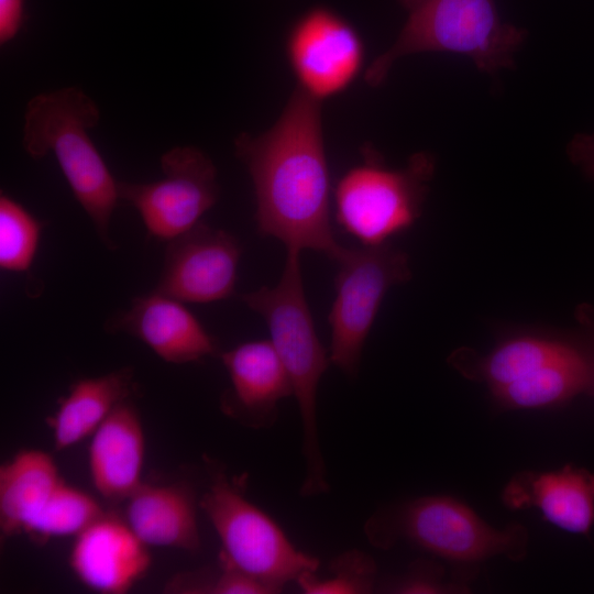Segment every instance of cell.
<instances>
[{
    "mask_svg": "<svg viewBox=\"0 0 594 594\" xmlns=\"http://www.w3.org/2000/svg\"><path fill=\"white\" fill-rule=\"evenodd\" d=\"M321 101L299 87L264 133L240 134L235 154L251 176L258 233L287 250H315L334 262L345 246L331 227V185Z\"/></svg>",
    "mask_w": 594,
    "mask_h": 594,
    "instance_id": "obj_1",
    "label": "cell"
},
{
    "mask_svg": "<svg viewBox=\"0 0 594 594\" xmlns=\"http://www.w3.org/2000/svg\"><path fill=\"white\" fill-rule=\"evenodd\" d=\"M300 251L287 250L279 282L273 287L240 295V299L265 321L271 342L286 367L302 427L305 476L300 495L311 497L330 488L319 444L317 391L331 363L321 344L306 298Z\"/></svg>",
    "mask_w": 594,
    "mask_h": 594,
    "instance_id": "obj_2",
    "label": "cell"
},
{
    "mask_svg": "<svg viewBox=\"0 0 594 594\" xmlns=\"http://www.w3.org/2000/svg\"><path fill=\"white\" fill-rule=\"evenodd\" d=\"M99 119L96 102L76 87L40 94L26 106L22 145L35 160L54 153L99 239L114 250L110 222L119 200L118 182L87 133Z\"/></svg>",
    "mask_w": 594,
    "mask_h": 594,
    "instance_id": "obj_3",
    "label": "cell"
},
{
    "mask_svg": "<svg viewBox=\"0 0 594 594\" xmlns=\"http://www.w3.org/2000/svg\"><path fill=\"white\" fill-rule=\"evenodd\" d=\"M407 21L394 44L366 68L371 87L384 82L400 57L424 52H449L470 57L490 75L513 68L514 54L527 32L499 18L495 0H399Z\"/></svg>",
    "mask_w": 594,
    "mask_h": 594,
    "instance_id": "obj_4",
    "label": "cell"
},
{
    "mask_svg": "<svg viewBox=\"0 0 594 594\" xmlns=\"http://www.w3.org/2000/svg\"><path fill=\"white\" fill-rule=\"evenodd\" d=\"M366 539L380 549L406 541L453 563L473 564L504 556L519 562L528 552L525 526L497 529L470 506L449 495H426L376 510L364 525Z\"/></svg>",
    "mask_w": 594,
    "mask_h": 594,
    "instance_id": "obj_5",
    "label": "cell"
},
{
    "mask_svg": "<svg viewBox=\"0 0 594 594\" xmlns=\"http://www.w3.org/2000/svg\"><path fill=\"white\" fill-rule=\"evenodd\" d=\"M210 484L199 507L221 542L219 559L280 593L287 583L317 572L319 560L297 549L282 527L245 496V479L230 480L209 462Z\"/></svg>",
    "mask_w": 594,
    "mask_h": 594,
    "instance_id": "obj_6",
    "label": "cell"
},
{
    "mask_svg": "<svg viewBox=\"0 0 594 594\" xmlns=\"http://www.w3.org/2000/svg\"><path fill=\"white\" fill-rule=\"evenodd\" d=\"M436 168L433 155H411L403 168H389L365 146L362 163L348 169L333 189L334 217L361 245H380L419 219Z\"/></svg>",
    "mask_w": 594,
    "mask_h": 594,
    "instance_id": "obj_7",
    "label": "cell"
},
{
    "mask_svg": "<svg viewBox=\"0 0 594 594\" xmlns=\"http://www.w3.org/2000/svg\"><path fill=\"white\" fill-rule=\"evenodd\" d=\"M336 297L328 321L330 361L356 377L364 343L381 304L395 285L411 278L408 255L389 244L345 248L336 261Z\"/></svg>",
    "mask_w": 594,
    "mask_h": 594,
    "instance_id": "obj_8",
    "label": "cell"
},
{
    "mask_svg": "<svg viewBox=\"0 0 594 594\" xmlns=\"http://www.w3.org/2000/svg\"><path fill=\"white\" fill-rule=\"evenodd\" d=\"M164 178L152 183L118 182L119 199L139 212L148 235L170 241L200 222L218 200L213 162L199 148L176 146L161 157Z\"/></svg>",
    "mask_w": 594,
    "mask_h": 594,
    "instance_id": "obj_9",
    "label": "cell"
},
{
    "mask_svg": "<svg viewBox=\"0 0 594 594\" xmlns=\"http://www.w3.org/2000/svg\"><path fill=\"white\" fill-rule=\"evenodd\" d=\"M285 50L297 87L321 102L345 91L364 63L359 32L323 6L314 7L297 19L287 34Z\"/></svg>",
    "mask_w": 594,
    "mask_h": 594,
    "instance_id": "obj_10",
    "label": "cell"
},
{
    "mask_svg": "<svg viewBox=\"0 0 594 594\" xmlns=\"http://www.w3.org/2000/svg\"><path fill=\"white\" fill-rule=\"evenodd\" d=\"M242 254L230 232L198 222L168 241L153 290L183 302H213L234 294Z\"/></svg>",
    "mask_w": 594,
    "mask_h": 594,
    "instance_id": "obj_11",
    "label": "cell"
},
{
    "mask_svg": "<svg viewBox=\"0 0 594 594\" xmlns=\"http://www.w3.org/2000/svg\"><path fill=\"white\" fill-rule=\"evenodd\" d=\"M109 332L132 336L163 361L198 362L218 355L219 343L183 301L152 290L132 299L130 307L106 321Z\"/></svg>",
    "mask_w": 594,
    "mask_h": 594,
    "instance_id": "obj_12",
    "label": "cell"
},
{
    "mask_svg": "<svg viewBox=\"0 0 594 594\" xmlns=\"http://www.w3.org/2000/svg\"><path fill=\"white\" fill-rule=\"evenodd\" d=\"M220 358L230 378L221 399L223 413L254 429L274 425L278 404L293 396V385L272 342H243Z\"/></svg>",
    "mask_w": 594,
    "mask_h": 594,
    "instance_id": "obj_13",
    "label": "cell"
},
{
    "mask_svg": "<svg viewBox=\"0 0 594 594\" xmlns=\"http://www.w3.org/2000/svg\"><path fill=\"white\" fill-rule=\"evenodd\" d=\"M69 565L86 587L103 594H123L144 578L151 556L125 520L105 513L76 536Z\"/></svg>",
    "mask_w": 594,
    "mask_h": 594,
    "instance_id": "obj_14",
    "label": "cell"
},
{
    "mask_svg": "<svg viewBox=\"0 0 594 594\" xmlns=\"http://www.w3.org/2000/svg\"><path fill=\"white\" fill-rule=\"evenodd\" d=\"M509 510L536 508L552 526L588 535L594 525V473L572 464L514 475L501 495Z\"/></svg>",
    "mask_w": 594,
    "mask_h": 594,
    "instance_id": "obj_15",
    "label": "cell"
},
{
    "mask_svg": "<svg viewBox=\"0 0 594 594\" xmlns=\"http://www.w3.org/2000/svg\"><path fill=\"white\" fill-rule=\"evenodd\" d=\"M89 471L96 491L118 503L143 483L145 437L140 414L129 399L120 403L91 435Z\"/></svg>",
    "mask_w": 594,
    "mask_h": 594,
    "instance_id": "obj_16",
    "label": "cell"
},
{
    "mask_svg": "<svg viewBox=\"0 0 594 594\" xmlns=\"http://www.w3.org/2000/svg\"><path fill=\"white\" fill-rule=\"evenodd\" d=\"M194 488L142 483L127 499L125 522L147 546L196 552L201 547Z\"/></svg>",
    "mask_w": 594,
    "mask_h": 594,
    "instance_id": "obj_17",
    "label": "cell"
},
{
    "mask_svg": "<svg viewBox=\"0 0 594 594\" xmlns=\"http://www.w3.org/2000/svg\"><path fill=\"white\" fill-rule=\"evenodd\" d=\"M133 371L77 380L48 418L56 450H66L91 436L111 411L135 392Z\"/></svg>",
    "mask_w": 594,
    "mask_h": 594,
    "instance_id": "obj_18",
    "label": "cell"
},
{
    "mask_svg": "<svg viewBox=\"0 0 594 594\" xmlns=\"http://www.w3.org/2000/svg\"><path fill=\"white\" fill-rule=\"evenodd\" d=\"M579 345L564 339L521 334L498 343L484 355L458 349L448 361L464 377L485 383L491 391L536 372Z\"/></svg>",
    "mask_w": 594,
    "mask_h": 594,
    "instance_id": "obj_19",
    "label": "cell"
},
{
    "mask_svg": "<svg viewBox=\"0 0 594 594\" xmlns=\"http://www.w3.org/2000/svg\"><path fill=\"white\" fill-rule=\"evenodd\" d=\"M594 394V355L582 345L536 372L491 389L502 409H543Z\"/></svg>",
    "mask_w": 594,
    "mask_h": 594,
    "instance_id": "obj_20",
    "label": "cell"
},
{
    "mask_svg": "<svg viewBox=\"0 0 594 594\" xmlns=\"http://www.w3.org/2000/svg\"><path fill=\"white\" fill-rule=\"evenodd\" d=\"M63 479L52 455L20 450L0 468V531L2 538L24 534Z\"/></svg>",
    "mask_w": 594,
    "mask_h": 594,
    "instance_id": "obj_21",
    "label": "cell"
},
{
    "mask_svg": "<svg viewBox=\"0 0 594 594\" xmlns=\"http://www.w3.org/2000/svg\"><path fill=\"white\" fill-rule=\"evenodd\" d=\"M103 514L91 495L62 481L24 534L38 542L77 536Z\"/></svg>",
    "mask_w": 594,
    "mask_h": 594,
    "instance_id": "obj_22",
    "label": "cell"
},
{
    "mask_svg": "<svg viewBox=\"0 0 594 594\" xmlns=\"http://www.w3.org/2000/svg\"><path fill=\"white\" fill-rule=\"evenodd\" d=\"M44 226L21 204L0 196V267L11 273L28 272L36 255Z\"/></svg>",
    "mask_w": 594,
    "mask_h": 594,
    "instance_id": "obj_23",
    "label": "cell"
},
{
    "mask_svg": "<svg viewBox=\"0 0 594 594\" xmlns=\"http://www.w3.org/2000/svg\"><path fill=\"white\" fill-rule=\"evenodd\" d=\"M330 575L317 572L301 575L296 582L306 594H366L376 583V563L367 553L353 549L337 556L329 564Z\"/></svg>",
    "mask_w": 594,
    "mask_h": 594,
    "instance_id": "obj_24",
    "label": "cell"
},
{
    "mask_svg": "<svg viewBox=\"0 0 594 594\" xmlns=\"http://www.w3.org/2000/svg\"><path fill=\"white\" fill-rule=\"evenodd\" d=\"M166 590L187 594H274L265 584L220 559L217 571L179 574L167 584Z\"/></svg>",
    "mask_w": 594,
    "mask_h": 594,
    "instance_id": "obj_25",
    "label": "cell"
},
{
    "mask_svg": "<svg viewBox=\"0 0 594 594\" xmlns=\"http://www.w3.org/2000/svg\"><path fill=\"white\" fill-rule=\"evenodd\" d=\"M385 592L398 594L464 593V581L448 579L443 566L436 562L419 560L406 573L387 582Z\"/></svg>",
    "mask_w": 594,
    "mask_h": 594,
    "instance_id": "obj_26",
    "label": "cell"
},
{
    "mask_svg": "<svg viewBox=\"0 0 594 594\" xmlns=\"http://www.w3.org/2000/svg\"><path fill=\"white\" fill-rule=\"evenodd\" d=\"M24 0H0V44L12 41L25 18Z\"/></svg>",
    "mask_w": 594,
    "mask_h": 594,
    "instance_id": "obj_27",
    "label": "cell"
},
{
    "mask_svg": "<svg viewBox=\"0 0 594 594\" xmlns=\"http://www.w3.org/2000/svg\"><path fill=\"white\" fill-rule=\"evenodd\" d=\"M566 153L571 162L594 180V133L576 134L568 144Z\"/></svg>",
    "mask_w": 594,
    "mask_h": 594,
    "instance_id": "obj_28",
    "label": "cell"
}]
</instances>
